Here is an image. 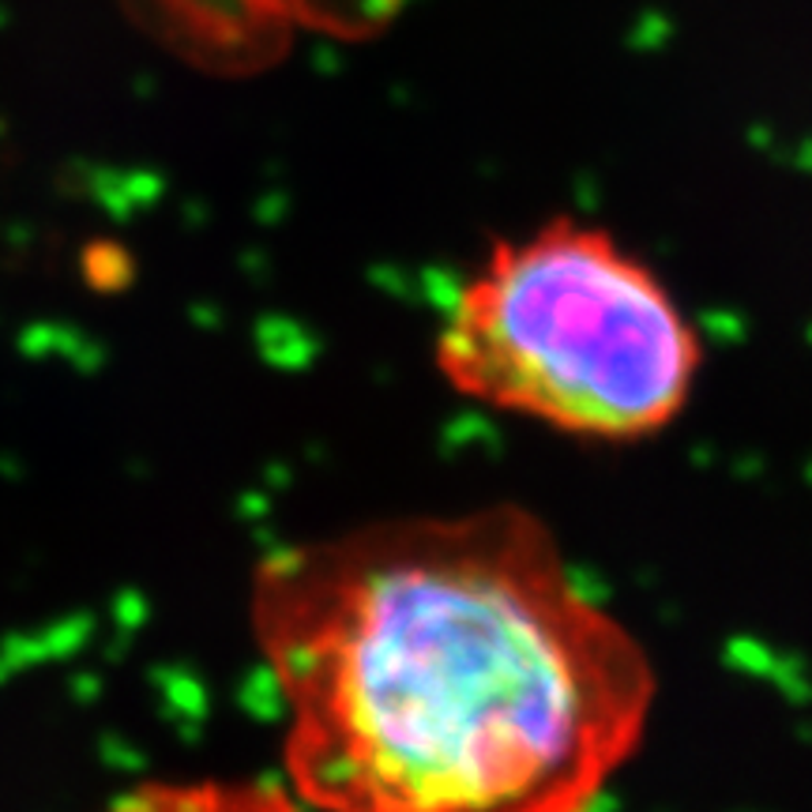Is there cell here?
I'll use <instances>...</instances> for the list:
<instances>
[{
	"label": "cell",
	"mask_w": 812,
	"mask_h": 812,
	"mask_svg": "<svg viewBox=\"0 0 812 812\" xmlns=\"http://www.w3.org/2000/svg\"><path fill=\"white\" fill-rule=\"evenodd\" d=\"M248 617L308 812H591L659 696L519 505L278 546Z\"/></svg>",
	"instance_id": "1"
},
{
	"label": "cell",
	"mask_w": 812,
	"mask_h": 812,
	"mask_svg": "<svg viewBox=\"0 0 812 812\" xmlns=\"http://www.w3.org/2000/svg\"><path fill=\"white\" fill-rule=\"evenodd\" d=\"M700 357L659 275L568 219L500 241L437 335V369L459 395L617 444L654 437L684 410Z\"/></svg>",
	"instance_id": "2"
},
{
	"label": "cell",
	"mask_w": 812,
	"mask_h": 812,
	"mask_svg": "<svg viewBox=\"0 0 812 812\" xmlns=\"http://www.w3.org/2000/svg\"><path fill=\"white\" fill-rule=\"evenodd\" d=\"M105 812H308L278 782L260 779H200L148 782Z\"/></svg>",
	"instance_id": "3"
}]
</instances>
